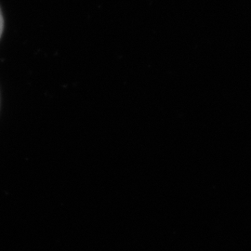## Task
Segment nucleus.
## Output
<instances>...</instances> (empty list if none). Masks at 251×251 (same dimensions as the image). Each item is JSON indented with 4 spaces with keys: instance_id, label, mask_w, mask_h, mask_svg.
Segmentation results:
<instances>
[{
    "instance_id": "1",
    "label": "nucleus",
    "mask_w": 251,
    "mask_h": 251,
    "mask_svg": "<svg viewBox=\"0 0 251 251\" xmlns=\"http://www.w3.org/2000/svg\"><path fill=\"white\" fill-rule=\"evenodd\" d=\"M3 25H4V24H3V17H2L1 10H0V36H1L2 32H3Z\"/></svg>"
}]
</instances>
